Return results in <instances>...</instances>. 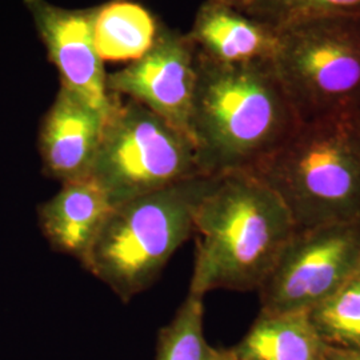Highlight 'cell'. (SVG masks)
I'll return each mask as SVG.
<instances>
[{
    "instance_id": "obj_16",
    "label": "cell",
    "mask_w": 360,
    "mask_h": 360,
    "mask_svg": "<svg viewBox=\"0 0 360 360\" xmlns=\"http://www.w3.org/2000/svg\"><path fill=\"white\" fill-rule=\"evenodd\" d=\"M309 314L328 347L360 354V275Z\"/></svg>"
},
{
    "instance_id": "obj_13",
    "label": "cell",
    "mask_w": 360,
    "mask_h": 360,
    "mask_svg": "<svg viewBox=\"0 0 360 360\" xmlns=\"http://www.w3.org/2000/svg\"><path fill=\"white\" fill-rule=\"evenodd\" d=\"M328 346L309 312H263L231 347L239 360H326Z\"/></svg>"
},
{
    "instance_id": "obj_14",
    "label": "cell",
    "mask_w": 360,
    "mask_h": 360,
    "mask_svg": "<svg viewBox=\"0 0 360 360\" xmlns=\"http://www.w3.org/2000/svg\"><path fill=\"white\" fill-rule=\"evenodd\" d=\"M160 23L144 6L134 0H112L96 7L94 39L104 60H138L148 51Z\"/></svg>"
},
{
    "instance_id": "obj_20",
    "label": "cell",
    "mask_w": 360,
    "mask_h": 360,
    "mask_svg": "<svg viewBox=\"0 0 360 360\" xmlns=\"http://www.w3.org/2000/svg\"><path fill=\"white\" fill-rule=\"evenodd\" d=\"M215 360H239L231 351V348H218L217 359Z\"/></svg>"
},
{
    "instance_id": "obj_7",
    "label": "cell",
    "mask_w": 360,
    "mask_h": 360,
    "mask_svg": "<svg viewBox=\"0 0 360 360\" xmlns=\"http://www.w3.org/2000/svg\"><path fill=\"white\" fill-rule=\"evenodd\" d=\"M360 219L297 230L260 285V311L309 312L358 274Z\"/></svg>"
},
{
    "instance_id": "obj_4",
    "label": "cell",
    "mask_w": 360,
    "mask_h": 360,
    "mask_svg": "<svg viewBox=\"0 0 360 360\" xmlns=\"http://www.w3.org/2000/svg\"><path fill=\"white\" fill-rule=\"evenodd\" d=\"M215 178L199 175L114 207L80 263L129 302L193 236L198 207Z\"/></svg>"
},
{
    "instance_id": "obj_6",
    "label": "cell",
    "mask_w": 360,
    "mask_h": 360,
    "mask_svg": "<svg viewBox=\"0 0 360 360\" xmlns=\"http://www.w3.org/2000/svg\"><path fill=\"white\" fill-rule=\"evenodd\" d=\"M114 96L90 174L112 206L205 175L186 132L143 104Z\"/></svg>"
},
{
    "instance_id": "obj_15",
    "label": "cell",
    "mask_w": 360,
    "mask_h": 360,
    "mask_svg": "<svg viewBox=\"0 0 360 360\" xmlns=\"http://www.w3.org/2000/svg\"><path fill=\"white\" fill-rule=\"evenodd\" d=\"M203 297L188 292L172 321L159 330L155 360L217 359L218 348L205 338Z\"/></svg>"
},
{
    "instance_id": "obj_11",
    "label": "cell",
    "mask_w": 360,
    "mask_h": 360,
    "mask_svg": "<svg viewBox=\"0 0 360 360\" xmlns=\"http://www.w3.org/2000/svg\"><path fill=\"white\" fill-rule=\"evenodd\" d=\"M196 51L221 65L272 62L278 30L218 0H206L188 32Z\"/></svg>"
},
{
    "instance_id": "obj_18",
    "label": "cell",
    "mask_w": 360,
    "mask_h": 360,
    "mask_svg": "<svg viewBox=\"0 0 360 360\" xmlns=\"http://www.w3.org/2000/svg\"><path fill=\"white\" fill-rule=\"evenodd\" d=\"M326 360H360V354L339 349V348L328 347Z\"/></svg>"
},
{
    "instance_id": "obj_21",
    "label": "cell",
    "mask_w": 360,
    "mask_h": 360,
    "mask_svg": "<svg viewBox=\"0 0 360 360\" xmlns=\"http://www.w3.org/2000/svg\"><path fill=\"white\" fill-rule=\"evenodd\" d=\"M358 275H360V264H359V269H358Z\"/></svg>"
},
{
    "instance_id": "obj_12",
    "label": "cell",
    "mask_w": 360,
    "mask_h": 360,
    "mask_svg": "<svg viewBox=\"0 0 360 360\" xmlns=\"http://www.w3.org/2000/svg\"><path fill=\"white\" fill-rule=\"evenodd\" d=\"M112 208L103 187L92 176L65 181L38 207L39 229L53 251L80 262Z\"/></svg>"
},
{
    "instance_id": "obj_1",
    "label": "cell",
    "mask_w": 360,
    "mask_h": 360,
    "mask_svg": "<svg viewBox=\"0 0 360 360\" xmlns=\"http://www.w3.org/2000/svg\"><path fill=\"white\" fill-rule=\"evenodd\" d=\"M198 53L190 136L202 174L248 171L300 124L272 62L221 65Z\"/></svg>"
},
{
    "instance_id": "obj_3",
    "label": "cell",
    "mask_w": 360,
    "mask_h": 360,
    "mask_svg": "<svg viewBox=\"0 0 360 360\" xmlns=\"http://www.w3.org/2000/svg\"><path fill=\"white\" fill-rule=\"evenodd\" d=\"M282 200L297 230L360 219V114L300 122L276 150L245 171Z\"/></svg>"
},
{
    "instance_id": "obj_17",
    "label": "cell",
    "mask_w": 360,
    "mask_h": 360,
    "mask_svg": "<svg viewBox=\"0 0 360 360\" xmlns=\"http://www.w3.org/2000/svg\"><path fill=\"white\" fill-rule=\"evenodd\" d=\"M245 13L278 30L309 18L360 15V0H262Z\"/></svg>"
},
{
    "instance_id": "obj_10",
    "label": "cell",
    "mask_w": 360,
    "mask_h": 360,
    "mask_svg": "<svg viewBox=\"0 0 360 360\" xmlns=\"http://www.w3.org/2000/svg\"><path fill=\"white\" fill-rule=\"evenodd\" d=\"M105 119L74 92L60 87L39 127L43 174L60 183L90 176Z\"/></svg>"
},
{
    "instance_id": "obj_9",
    "label": "cell",
    "mask_w": 360,
    "mask_h": 360,
    "mask_svg": "<svg viewBox=\"0 0 360 360\" xmlns=\"http://www.w3.org/2000/svg\"><path fill=\"white\" fill-rule=\"evenodd\" d=\"M47 50L56 67L60 87L74 92L92 108L108 117L115 96L107 87L103 59L94 39L95 8L68 10L47 0H25Z\"/></svg>"
},
{
    "instance_id": "obj_5",
    "label": "cell",
    "mask_w": 360,
    "mask_h": 360,
    "mask_svg": "<svg viewBox=\"0 0 360 360\" xmlns=\"http://www.w3.org/2000/svg\"><path fill=\"white\" fill-rule=\"evenodd\" d=\"M272 65L300 120L360 108V15L278 28Z\"/></svg>"
},
{
    "instance_id": "obj_22",
    "label": "cell",
    "mask_w": 360,
    "mask_h": 360,
    "mask_svg": "<svg viewBox=\"0 0 360 360\" xmlns=\"http://www.w3.org/2000/svg\"><path fill=\"white\" fill-rule=\"evenodd\" d=\"M359 114H360V108H359Z\"/></svg>"
},
{
    "instance_id": "obj_19",
    "label": "cell",
    "mask_w": 360,
    "mask_h": 360,
    "mask_svg": "<svg viewBox=\"0 0 360 360\" xmlns=\"http://www.w3.org/2000/svg\"><path fill=\"white\" fill-rule=\"evenodd\" d=\"M218 1L226 4V6H230V7L238 10V11L247 13L248 10H251L255 4H257L262 0H218Z\"/></svg>"
},
{
    "instance_id": "obj_2",
    "label": "cell",
    "mask_w": 360,
    "mask_h": 360,
    "mask_svg": "<svg viewBox=\"0 0 360 360\" xmlns=\"http://www.w3.org/2000/svg\"><path fill=\"white\" fill-rule=\"evenodd\" d=\"M296 229L282 200L254 175H217L198 207L190 291H255Z\"/></svg>"
},
{
    "instance_id": "obj_8",
    "label": "cell",
    "mask_w": 360,
    "mask_h": 360,
    "mask_svg": "<svg viewBox=\"0 0 360 360\" xmlns=\"http://www.w3.org/2000/svg\"><path fill=\"white\" fill-rule=\"evenodd\" d=\"M196 77L198 53L190 35L160 25L153 47L107 75V87L110 94L143 104L190 136Z\"/></svg>"
}]
</instances>
